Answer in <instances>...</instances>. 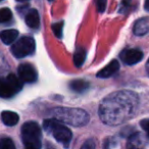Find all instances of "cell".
Segmentation results:
<instances>
[{"instance_id":"obj_3","label":"cell","mask_w":149,"mask_h":149,"mask_svg":"<svg viewBox=\"0 0 149 149\" xmlns=\"http://www.w3.org/2000/svg\"><path fill=\"white\" fill-rule=\"evenodd\" d=\"M41 128L37 123L28 122L23 125L22 139L25 149H41Z\"/></svg>"},{"instance_id":"obj_9","label":"cell","mask_w":149,"mask_h":149,"mask_svg":"<svg viewBox=\"0 0 149 149\" xmlns=\"http://www.w3.org/2000/svg\"><path fill=\"white\" fill-rule=\"evenodd\" d=\"M15 88L9 83L8 80L5 79H0V97L2 98H9L13 96L17 93Z\"/></svg>"},{"instance_id":"obj_23","label":"cell","mask_w":149,"mask_h":149,"mask_svg":"<svg viewBox=\"0 0 149 149\" xmlns=\"http://www.w3.org/2000/svg\"><path fill=\"white\" fill-rule=\"evenodd\" d=\"M146 68H147V72H148V74H149V60L147 61V63H146Z\"/></svg>"},{"instance_id":"obj_19","label":"cell","mask_w":149,"mask_h":149,"mask_svg":"<svg viewBox=\"0 0 149 149\" xmlns=\"http://www.w3.org/2000/svg\"><path fill=\"white\" fill-rule=\"evenodd\" d=\"M106 2L107 0H96V7L98 13H103L106 8Z\"/></svg>"},{"instance_id":"obj_20","label":"cell","mask_w":149,"mask_h":149,"mask_svg":"<svg viewBox=\"0 0 149 149\" xmlns=\"http://www.w3.org/2000/svg\"><path fill=\"white\" fill-rule=\"evenodd\" d=\"M95 148H96V144H95V141H94L93 139L87 140L83 144V146L81 147V149H95Z\"/></svg>"},{"instance_id":"obj_7","label":"cell","mask_w":149,"mask_h":149,"mask_svg":"<svg viewBox=\"0 0 149 149\" xmlns=\"http://www.w3.org/2000/svg\"><path fill=\"white\" fill-rule=\"evenodd\" d=\"M120 59L129 65L138 63L143 58V52L136 48H131V49H125L120 55Z\"/></svg>"},{"instance_id":"obj_5","label":"cell","mask_w":149,"mask_h":149,"mask_svg":"<svg viewBox=\"0 0 149 149\" xmlns=\"http://www.w3.org/2000/svg\"><path fill=\"white\" fill-rule=\"evenodd\" d=\"M35 40L29 36H25L15 42V44L11 46V52L15 57L23 58L33 54V52L35 51Z\"/></svg>"},{"instance_id":"obj_25","label":"cell","mask_w":149,"mask_h":149,"mask_svg":"<svg viewBox=\"0 0 149 149\" xmlns=\"http://www.w3.org/2000/svg\"><path fill=\"white\" fill-rule=\"evenodd\" d=\"M48 1H50V2H51V1H53V0H48Z\"/></svg>"},{"instance_id":"obj_26","label":"cell","mask_w":149,"mask_h":149,"mask_svg":"<svg viewBox=\"0 0 149 149\" xmlns=\"http://www.w3.org/2000/svg\"><path fill=\"white\" fill-rule=\"evenodd\" d=\"M0 1H2V0H0Z\"/></svg>"},{"instance_id":"obj_13","label":"cell","mask_w":149,"mask_h":149,"mask_svg":"<svg viewBox=\"0 0 149 149\" xmlns=\"http://www.w3.org/2000/svg\"><path fill=\"white\" fill-rule=\"evenodd\" d=\"M17 36H19V31H17V30H4V31L0 33V39L4 44L9 45V44H13L17 40Z\"/></svg>"},{"instance_id":"obj_24","label":"cell","mask_w":149,"mask_h":149,"mask_svg":"<svg viewBox=\"0 0 149 149\" xmlns=\"http://www.w3.org/2000/svg\"><path fill=\"white\" fill-rule=\"evenodd\" d=\"M17 1H19V2H24V1H27V0H17Z\"/></svg>"},{"instance_id":"obj_2","label":"cell","mask_w":149,"mask_h":149,"mask_svg":"<svg viewBox=\"0 0 149 149\" xmlns=\"http://www.w3.org/2000/svg\"><path fill=\"white\" fill-rule=\"evenodd\" d=\"M53 118L64 124L74 127H81L89 122V116L83 109L80 108L58 107L52 111Z\"/></svg>"},{"instance_id":"obj_16","label":"cell","mask_w":149,"mask_h":149,"mask_svg":"<svg viewBox=\"0 0 149 149\" xmlns=\"http://www.w3.org/2000/svg\"><path fill=\"white\" fill-rule=\"evenodd\" d=\"M11 17H13V13L9 8L0 9V23H6L10 21Z\"/></svg>"},{"instance_id":"obj_15","label":"cell","mask_w":149,"mask_h":149,"mask_svg":"<svg viewBox=\"0 0 149 149\" xmlns=\"http://www.w3.org/2000/svg\"><path fill=\"white\" fill-rule=\"evenodd\" d=\"M86 59V51L83 48H77L74 55V64L77 68H81Z\"/></svg>"},{"instance_id":"obj_4","label":"cell","mask_w":149,"mask_h":149,"mask_svg":"<svg viewBox=\"0 0 149 149\" xmlns=\"http://www.w3.org/2000/svg\"><path fill=\"white\" fill-rule=\"evenodd\" d=\"M43 128L46 132H51L55 140L61 143L65 148H68L72 137V131L68 127L63 126L62 124H60L59 120L53 118L44 120Z\"/></svg>"},{"instance_id":"obj_8","label":"cell","mask_w":149,"mask_h":149,"mask_svg":"<svg viewBox=\"0 0 149 149\" xmlns=\"http://www.w3.org/2000/svg\"><path fill=\"white\" fill-rule=\"evenodd\" d=\"M120 68V63L118 60H111L105 68H103L101 70L97 72V77L102 78V79H106V78L111 77L112 74H114Z\"/></svg>"},{"instance_id":"obj_12","label":"cell","mask_w":149,"mask_h":149,"mask_svg":"<svg viewBox=\"0 0 149 149\" xmlns=\"http://www.w3.org/2000/svg\"><path fill=\"white\" fill-rule=\"evenodd\" d=\"M26 24L32 29H37L40 26V17L36 9H30L26 15Z\"/></svg>"},{"instance_id":"obj_14","label":"cell","mask_w":149,"mask_h":149,"mask_svg":"<svg viewBox=\"0 0 149 149\" xmlns=\"http://www.w3.org/2000/svg\"><path fill=\"white\" fill-rule=\"evenodd\" d=\"M89 85L90 84L85 80H74V81L70 82V87L72 91L82 93V92L86 91L89 88Z\"/></svg>"},{"instance_id":"obj_10","label":"cell","mask_w":149,"mask_h":149,"mask_svg":"<svg viewBox=\"0 0 149 149\" xmlns=\"http://www.w3.org/2000/svg\"><path fill=\"white\" fill-rule=\"evenodd\" d=\"M149 32V19L143 17L135 23L134 25V34L137 36H143Z\"/></svg>"},{"instance_id":"obj_18","label":"cell","mask_w":149,"mask_h":149,"mask_svg":"<svg viewBox=\"0 0 149 149\" xmlns=\"http://www.w3.org/2000/svg\"><path fill=\"white\" fill-rule=\"evenodd\" d=\"M52 31H53L54 35L57 38L62 37V31H63V22H59V23H55L52 25Z\"/></svg>"},{"instance_id":"obj_17","label":"cell","mask_w":149,"mask_h":149,"mask_svg":"<svg viewBox=\"0 0 149 149\" xmlns=\"http://www.w3.org/2000/svg\"><path fill=\"white\" fill-rule=\"evenodd\" d=\"M0 149H15V145L10 138L0 139Z\"/></svg>"},{"instance_id":"obj_11","label":"cell","mask_w":149,"mask_h":149,"mask_svg":"<svg viewBox=\"0 0 149 149\" xmlns=\"http://www.w3.org/2000/svg\"><path fill=\"white\" fill-rule=\"evenodd\" d=\"M1 120H2L3 124L6 126L13 127L19 123V116L17 113L13 111H9V110H5V111L1 112Z\"/></svg>"},{"instance_id":"obj_22","label":"cell","mask_w":149,"mask_h":149,"mask_svg":"<svg viewBox=\"0 0 149 149\" xmlns=\"http://www.w3.org/2000/svg\"><path fill=\"white\" fill-rule=\"evenodd\" d=\"M144 8H145V10H146V11H149V0H145Z\"/></svg>"},{"instance_id":"obj_21","label":"cell","mask_w":149,"mask_h":149,"mask_svg":"<svg viewBox=\"0 0 149 149\" xmlns=\"http://www.w3.org/2000/svg\"><path fill=\"white\" fill-rule=\"evenodd\" d=\"M142 129L147 133V135L149 136V118H146V120H142L140 123Z\"/></svg>"},{"instance_id":"obj_6","label":"cell","mask_w":149,"mask_h":149,"mask_svg":"<svg viewBox=\"0 0 149 149\" xmlns=\"http://www.w3.org/2000/svg\"><path fill=\"white\" fill-rule=\"evenodd\" d=\"M19 77L23 82L33 83L37 80L38 74L36 68L30 63H22L19 66Z\"/></svg>"},{"instance_id":"obj_1","label":"cell","mask_w":149,"mask_h":149,"mask_svg":"<svg viewBox=\"0 0 149 149\" xmlns=\"http://www.w3.org/2000/svg\"><path fill=\"white\" fill-rule=\"evenodd\" d=\"M139 99L132 91H118L109 94L99 106L101 120L109 126H118L129 120L137 111Z\"/></svg>"}]
</instances>
